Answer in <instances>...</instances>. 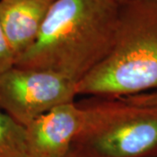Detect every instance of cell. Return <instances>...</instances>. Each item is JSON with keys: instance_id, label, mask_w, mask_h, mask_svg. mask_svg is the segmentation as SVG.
<instances>
[{"instance_id": "1", "label": "cell", "mask_w": 157, "mask_h": 157, "mask_svg": "<svg viewBox=\"0 0 157 157\" xmlns=\"http://www.w3.org/2000/svg\"><path fill=\"white\" fill-rule=\"evenodd\" d=\"M119 17L114 0H55L35 43L15 67L57 73L78 84L110 53Z\"/></svg>"}, {"instance_id": "2", "label": "cell", "mask_w": 157, "mask_h": 157, "mask_svg": "<svg viewBox=\"0 0 157 157\" xmlns=\"http://www.w3.org/2000/svg\"><path fill=\"white\" fill-rule=\"evenodd\" d=\"M157 88V4L120 6L108 56L77 86L78 96L127 98Z\"/></svg>"}, {"instance_id": "3", "label": "cell", "mask_w": 157, "mask_h": 157, "mask_svg": "<svg viewBox=\"0 0 157 157\" xmlns=\"http://www.w3.org/2000/svg\"><path fill=\"white\" fill-rule=\"evenodd\" d=\"M71 151L85 157H148L157 153V110L122 98L88 96Z\"/></svg>"}, {"instance_id": "4", "label": "cell", "mask_w": 157, "mask_h": 157, "mask_svg": "<svg viewBox=\"0 0 157 157\" xmlns=\"http://www.w3.org/2000/svg\"><path fill=\"white\" fill-rule=\"evenodd\" d=\"M76 86L57 73L14 66L0 73V111L25 128L52 108L76 101Z\"/></svg>"}, {"instance_id": "5", "label": "cell", "mask_w": 157, "mask_h": 157, "mask_svg": "<svg viewBox=\"0 0 157 157\" xmlns=\"http://www.w3.org/2000/svg\"><path fill=\"white\" fill-rule=\"evenodd\" d=\"M83 113L77 101L54 107L25 127L27 157H67Z\"/></svg>"}, {"instance_id": "6", "label": "cell", "mask_w": 157, "mask_h": 157, "mask_svg": "<svg viewBox=\"0 0 157 157\" xmlns=\"http://www.w3.org/2000/svg\"><path fill=\"white\" fill-rule=\"evenodd\" d=\"M55 0H0V25L17 61L33 45Z\"/></svg>"}, {"instance_id": "7", "label": "cell", "mask_w": 157, "mask_h": 157, "mask_svg": "<svg viewBox=\"0 0 157 157\" xmlns=\"http://www.w3.org/2000/svg\"><path fill=\"white\" fill-rule=\"evenodd\" d=\"M0 157H27L25 128L1 111Z\"/></svg>"}, {"instance_id": "8", "label": "cell", "mask_w": 157, "mask_h": 157, "mask_svg": "<svg viewBox=\"0 0 157 157\" xmlns=\"http://www.w3.org/2000/svg\"><path fill=\"white\" fill-rule=\"evenodd\" d=\"M15 63V57L0 25V73H5L13 67Z\"/></svg>"}, {"instance_id": "9", "label": "cell", "mask_w": 157, "mask_h": 157, "mask_svg": "<svg viewBox=\"0 0 157 157\" xmlns=\"http://www.w3.org/2000/svg\"><path fill=\"white\" fill-rule=\"evenodd\" d=\"M122 99L129 103L135 104L136 106L157 110V91L151 93H144V94L130 96Z\"/></svg>"}, {"instance_id": "10", "label": "cell", "mask_w": 157, "mask_h": 157, "mask_svg": "<svg viewBox=\"0 0 157 157\" xmlns=\"http://www.w3.org/2000/svg\"><path fill=\"white\" fill-rule=\"evenodd\" d=\"M118 5H124V4H128V3H132V2H153V3H156L157 0H114Z\"/></svg>"}, {"instance_id": "11", "label": "cell", "mask_w": 157, "mask_h": 157, "mask_svg": "<svg viewBox=\"0 0 157 157\" xmlns=\"http://www.w3.org/2000/svg\"><path fill=\"white\" fill-rule=\"evenodd\" d=\"M67 157H85V156H82V155H78L77 153H75V152L73 151H71L69 152V154H68V155Z\"/></svg>"}]
</instances>
